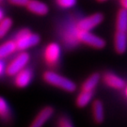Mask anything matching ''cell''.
<instances>
[{
	"label": "cell",
	"mask_w": 127,
	"mask_h": 127,
	"mask_svg": "<svg viewBox=\"0 0 127 127\" xmlns=\"http://www.w3.org/2000/svg\"><path fill=\"white\" fill-rule=\"evenodd\" d=\"M60 56H61V48L59 43L51 42L46 45L44 53H43V58H44L45 63L48 66L55 67L59 63Z\"/></svg>",
	"instance_id": "5b68a950"
},
{
	"label": "cell",
	"mask_w": 127,
	"mask_h": 127,
	"mask_svg": "<svg viewBox=\"0 0 127 127\" xmlns=\"http://www.w3.org/2000/svg\"><path fill=\"white\" fill-rule=\"evenodd\" d=\"M114 48L117 54H124L127 50V31L116 30L114 36Z\"/></svg>",
	"instance_id": "30bf717a"
},
{
	"label": "cell",
	"mask_w": 127,
	"mask_h": 127,
	"mask_svg": "<svg viewBox=\"0 0 127 127\" xmlns=\"http://www.w3.org/2000/svg\"><path fill=\"white\" fill-rule=\"evenodd\" d=\"M93 98V91L81 90V91L78 93L76 99H75V104L77 107H86L88 104H90Z\"/></svg>",
	"instance_id": "5bb4252c"
},
{
	"label": "cell",
	"mask_w": 127,
	"mask_h": 127,
	"mask_svg": "<svg viewBox=\"0 0 127 127\" xmlns=\"http://www.w3.org/2000/svg\"><path fill=\"white\" fill-rule=\"evenodd\" d=\"M101 80V75L98 73H94L91 74L87 78L85 81L83 82L81 86V90H86V91H93L95 88L98 86L99 82Z\"/></svg>",
	"instance_id": "9a60e30c"
},
{
	"label": "cell",
	"mask_w": 127,
	"mask_h": 127,
	"mask_svg": "<svg viewBox=\"0 0 127 127\" xmlns=\"http://www.w3.org/2000/svg\"><path fill=\"white\" fill-rule=\"evenodd\" d=\"M91 113L93 121L96 123H102L104 120V107L103 102L94 100L91 104Z\"/></svg>",
	"instance_id": "7c38bea8"
},
{
	"label": "cell",
	"mask_w": 127,
	"mask_h": 127,
	"mask_svg": "<svg viewBox=\"0 0 127 127\" xmlns=\"http://www.w3.org/2000/svg\"><path fill=\"white\" fill-rule=\"evenodd\" d=\"M104 21V15L101 12H96L81 19L76 25V29L84 31H91L96 27H98Z\"/></svg>",
	"instance_id": "8992f818"
},
{
	"label": "cell",
	"mask_w": 127,
	"mask_h": 127,
	"mask_svg": "<svg viewBox=\"0 0 127 127\" xmlns=\"http://www.w3.org/2000/svg\"><path fill=\"white\" fill-rule=\"evenodd\" d=\"M33 79V72L31 69L24 68L14 75V85L18 89H25L30 85Z\"/></svg>",
	"instance_id": "ba28073f"
},
{
	"label": "cell",
	"mask_w": 127,
	"mask_h": 127,
	"mask_svg": "<svg viewBox=\"0 0 127 127\" xmlns=\"http://www.w3.org/2000/svg\"><path fill=\"white\" fill-rule=\"evenodd\" d=\"M14 40L19 51H26L38 45L41 41V37L27 28H23L17 32Z\"/></svg>",
	"instance_id": "7a4b0ae2"
},
{
	"label": "cell",
	"mask_w": 127,
	"mask_h": 127,
	"mask_svg": "<svg viewBox=\"0 0 127 127\" xmlns=\"http://www.w3.org/2000/svg\"><path fill=\"white\" fill-rule=\"evenodd\" d=\"M6 66L7 65H5L2 59H0V76H2L4 73H6Z\"/></svg>",
	"instance_id": "7402d4cb"
},
{
	"label": "cell",
	"mask_w": 127,
	"mask_h": 127,
	"mask_svg": "<svg viewBox=\"0 0 127 127\" xmlns=\"http://www.w3.org/2000/svg\"><path fill=\"white\" fill-rule=\"evenodd\" d=\"M98 2H105V1H108V0H97Z\"/></svg>",
	"instance_id": "484cf974"
},
{
	"label": "cell",
	"mask_w": 127,
	"mask_h": 127,
	"mask_svg": "<svg viewBox=\"0 0 127 127\" xmlns=\"http://www.w3.org/2000/svg\"><path fill=\"white\" fill-rule=\"evenodd\" d=\"M2 1H3V0H0V3H1V2H2Z\"/></svg>",
	"instance_id": "4316f807"
},
{
	"label": "cell",
	"mask_w": 127,
	"mask_h": 127,
	"mask_svg": "<svg viewBox=\"0 0 127 127\" xmlns=\"http://www.w3.org/2000/svg\"><path fill=\"white\" fill-rule=\"evenodd\" d=\"M116 30L127 31V9L123 8L119 10L117 15Z\"/></svg>",
	"instance_id": "2e32d148"
},
{
	"label": "cell",
	"mask_w": 127,
	"mask_h": 127,
	"mask_svg": "<svg viewBox=\"0 0 127 127\" xmlns=\"http://www.w3.org/2000/svg\"><path fill=\"white\" fill-rule=\"evenodd\" d=\"M58 127H74L73 123L67 116H60L58 120Z\"/></svg>",
	"instance_id": "ffe728a7"
},
{
	"label": "cell",
	"mask_w": 127,
	"mask_h": 127,
	"mask_svg": "<svg viewBox=\"0 0 127 127\" xmlns=\"http://www.w3.org/2000/svg\"><path fill=\"white\" fill-rule=\"evenodd\" d=\"M0 119L4 122H9L11 119V110L5 98L0 96Z\"/></svg>",
	"instance_id": "e0dca14e"
},
{
	"label": "cell",
	"mask_w": 127,
	"mask_h": 127,
	"mask_svg": "<svg viewBox=\"0 0 127 127\" xmlns=\"http://www.w3.org/2000/svg\"><path fill=\"white\" fill-rule=\"evenodd\" d=\"M18 50L15 40H9L0 44V59H6Z\"/></svg>",
	"instance_id": "4fadbf2b"
},
{
	"label": "cell",
	"mask_w": 127,
	"mask_h": 127,
	"mask_svg": "<svg viewBox=\"0 0 127 127\" xmlns=\"http://www.w3.org/2000/svg\"><path fill=\"white\" fill-rule=\"evenodd\" d=\"M56 3L61 9H72L77 3V0H56Z\"/></svg>",
	"instance_id": "d6986e66"
},
{
	"label": "cell",
	"mask_w": 127,
	"mask_h": 127,
	"mask_svg": "<svg viewBox=\"0 0 127 127\" xmlns=\"http://www.w3.org/2000/svg\"><path fill=\"white\" fill-rule=\"evenodd\" d=\"M30 60V56L26 51H21L7 66H6V74L9 76H14L21 70L27 67Z\"/></svg>",
	"instance_id": "277c9868"
},
{
	"label": "cell",
	"mask_w": 127,
	"mask_h": 127,
	"mask_svg": "<svg viewBox=\"0 0 127 127\" xmlns=\"http://www.w3.org/2000/svg\"><path fill=\"white\" fill-rule=\"evenodd\" d=\"M30 0H8L9 4L13 6H18V7H27Z\"/></svg>",
	"instance_id": "44dd1931"
},
{
	"label": "cell",
	"mask_w": 127,
	"mask_h": 127,
	"mask_svg": "<svg viewBox=\"0 0 127 127\" xmlns=\"http://www.w3.org/2000/svg\"><path fill=\"white\" fill-rule=\"evenodd\" d=\"M123 90H124V95H125V97L127 98V85H125Z\"/></svg>",
	"instance_id": "d4e9b609"
},
{
	"label": "cell",
	"mask_w": 127,
	"mask_h": 127,
	"mask_svg": "<svg viewBox=\"0 0 127 127\" xmlns=\"http://www.w3.org/2000/svg\"><path fill=\"white\" fill-rule=\"evenodd\" d=\"M12 19L9 17H4L0 20V40L3 39L10 30L12 27Z\"/></svg>",
	"instance_id": "ac0fdd59"
},
{
	"label": "cell",
	"mask_w": 127,
	"mask_h": 127,
	"mask_svg": "<svg viewBox=\"0 0 127 127\" xmlns=\"http://www.w3.org/2000/svg\"><path fill=\"white\" fill-rule=\"evenodd\" d=\"M42 78L45 83L53 87H56V88H59L64 91L73 92L76 91V84L73 80L56 73V72L46 71L45 73H43Z\"/></svg>",
	"instance_id": "6da1fadb"
},
{
	"label": "cell",
	"mask_w": 127,
	"mask_h": 127,
	"mask_svg": "<svg viewBox=\"0 0 127 127\" xmlns=\"http://www.w3.org/2000/svg\"><path fill=\"white\" fill-rule=\"evenodd\" d=\"M75 37L79 41L94 49H103L106 45V42L103 38L91 33V31H84L76 29Z\"/></svg>",
	"instance_id": "3957f363"
},
{
	"label": "cell",
	"mask_w": 127,
	"mask_h": 127,
	"mask_svg": "<svg viewBox=\"0 0 127 127\" xmlns=\"http://www.w3.org/2000/svg\"><path fill=\"white\" fill-rule=\"evenodd\" d=\"M120 3L123 9H127V0H120Z\"/></svg>",
	"instance_id": "603a6c76"
},
{
	"label": "cell",
	"mask_w": 127,
	"mask_h": 127,
	"mask_svg": "<svg viewBox=\"0 0 127 127\" xmlns=\"http://www.w3.org/2000/svg\"><path fill=\"white\" fill-rule=\"evenodd\" d=\"M27 8L30 12L39 16H44L49 12V7L40 0H30L27 5Z\"/></svg>",
	"instance_id": "8fae6325"
},
{
	"label": "cell",
	"mask_w": 127,
	"mask_h": 127,
	"mask_svg": "<svg viewBox=\"0 0 127 127\" xmlns=\"http://www.w3.org/2000/svg\"><path fill=\"white\" fill-rule=\"evenodd\" d=\"M103 82L107 87L113 90H123L125 87V81L121 76L113 73H105L103 75Z\"/></svg>",
	"instance_id": "9c48e42d"
},
{
	"label": "cell",
	"mask_w": 127,
	"mask_h": 127,
	"mask_svg": "<svg viewBox=\"0 0 127 127\" xmlns=\"http://www.w3.org/2000/svg\"><path fill=\"white\" fill-rule=\"evenodd\" d=\"M2 18H4V12H3V10L0 9V20Z\"/></svg>",
	"instance_id": "cb8c5ba5"
},
{
	"label": "cell",
	"mask_w": 127,
	"mask_h": 127,
	"mask_svg": "<svg viewBox=\"0 0 127 127\" xmlns=\"http://www.w3.org/2000/svg\"><path fill=\"white\" fill-rule=\"evenodd\" d=\"M55 109L52 106L50 105L44 106L39 111V113L35 116V118L32 120L31 123L28 127H43L44 124L53 117Z\"/></svg>",
	"instance_id": "52a82bcc"
}]
</instances>
